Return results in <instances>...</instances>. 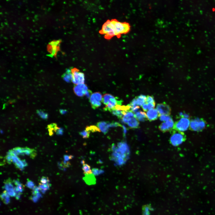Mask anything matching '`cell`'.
<instances>
[{
  "mask_svg": "<svg viewBox=\"0 0 215 215\" xmlns=\"http://www.w3.org/2000/svg\"><path fill=\"white\" fill-rule=\"evenodd\" d=\"M21 161L24 167H26L28 165V164L25 159L21 160Z\"/></svg>",
  "mask_w": 215,
  "mask_h": 215,
  "instance_id": "obj_44",
  "label": "cell"
},
{
  "mask_svg": "<svg viewBox=\"0 0 215 215\" xmlns=\"http://www.w3.org/2000/svg\"><path fill=\"white\" fill-rule=\"evenodd\" d=\"M205 126V123L203 120L196 119L190 122V127L193 130L199 131L203 129Z\"/></svg>",
  "mask_w": 215,
  "mask_h": 215,
  "instance_id": "obj_9",
  "label": "cell"
},
{
  "mask_svg": "<svg viewBox=\"0 0 215 215\" xmlns=\"http://www.w3.org/2000/svg\"><path fill=\"white\" fill-rule=\"evenodd\" d=\"M59 111L60 113L62 114H64L67 112L66 110L63 109L60 110Z\"/></svg>",
  "mask_w": 215,
  "mask_h": 215,
  "instance_id": "obj_45",
  "label": "cell"
},
{
  "mask_svg": "<svg viewBox=\"0 0 215 215\" xmlns=\"http://www.w3.org/2000/svg\"><path fill=\"white\" fill-rule=\"evenodd\" d=\"M36 112L38 115L42 119H47L48 115L47 113L39 110H37Z\"/></svg>",
  "mask_w": 215,
  "mask_h": 215,
  "instance_id": "obj_30",
  "label": "cell"
},
{
  "mask_svg": "<svg viewBox=\"0 0 215 215\" xmlns=\"http://www.w3.org/2000/svg\"><path fill=\"white\" fill-rule=\"evenodd\" d=\"M111 21L113 25L116 36L118 38H119L121 34H126L130 30V26L127 22H121L116 19H112Z\"/></svg>",
  "mask_w": 215,
  "mask_h": 215,
  "instance_id": "obj_2",
  "label": "cell"
},
{
  "mask_svg": "<svg viewBox=\"0 0 215 215\" xmlns=\"http://www.w3.org/2000/svg\"><path fill=\"white\" fill-rule=\"evenodd\" d=\"M12 155H11L8 152L7 153V155L5 156V159L7 162L8 164H11L12 162Z\"/></svg>",
  "mask_w": 215,
  "mask_h": 215,
  "instance_id": "obj_36",
  "label": "cell"
},
{
  "mask_svg": "<svg viewBox=\"0 0 215 215\" xmlns=\"http://www.w3.org/2000/svg\"><path fill=\"white\" fill-rule=\"evenodd\" d=\"M160 119L163 122L166 121L171 118L169 115H161L159 116Z\"/></svg>",
  "mask_w": 215,
  "mask_h": 215,
  "instance_id": "obj_35",
  "label": "cell"
},
{
  "mask_svg": "<svg viewBox=\"0 0 215 215\" xmlns=\"http://www.w3.org/2000/svg\"><path fill=\"white\" fill-rule=\"evenodd\" d=\"M74 156L72 155H64V160L68 162L69 160L72 159Z\"/></svg>",
  "mask_w": 215,
  "mask_h": 215,
  "instance_id": "obj_40",
  "label": "cell"
},
{
  "mask_svg": "<svg viewBox=\"0 0 215 215\" xmlns=\"http://www.w3.org/2000/svg\"><path fill=\"white\" fill-rule=\"evenodd\" d=\"M50 183L46 184H42L41 183H39V188L42 191H46L50 188Z\"/></svg>",
  "mask_w": 215,
  "mask_h": 215,
  "instance_id": "obj_29",
  "label": "cell"
},
{
  "mask_svg": "<svg viewBox=\"0 0 215 215\" xmlns=\"http://www.w3.org/2000/svg\"><path fill=\"white\" fill-rule=\"evenodd\" d=\"M146 114L147 119L150 121L156 119L160 116L156 109L154 108L148 110Z\"/></svg>",
  "mask_w": 215,
  "mask_h": 215,
  "instance_id": "obj_15",
  "label": "cell"
},
{
  "mask_svg": "<svg viewBox=\"0 0 215 215\" xmlns=\"http://www.w3.org/2000/svg\"><path fill=\"white\" fill-rule=\"evenodd\" d=\"M126 124L130 128H136L138 127L139 123L138 120L134 116L130 118Z\"/></svg>",
  "mask_w": 215,
  "mask_h": 215,
  "instance_id": "obj_20",
  "label": "cell"
},
{
  "mask_svg": "<svg viewBox=\"0 0 215 215\" xmlns=\"http://www.w3.org/2000/svg\"><path fill=\"white\" fill-rule=\"evenodd\" d=\"M147 104L148 110L150 109H154L155 107V103H149Z\"/></svg>",
  "mask_w": 215,
  "mask_h": 215,
  "instance_id": "obj_42",
  "label": "cell"
},
{
  "mask_svg": "<svg viewBox=\"0 0 215 215\" xmlns=\"http://www.w3.org/2000/svg\"><path fill=\"white\" fill-rule=\"evenodd\" d=\"M12 162L17 168L21 171L23 170L24 167L22 162L21 160L17 156H12Z\"/></svg>",
  "mask_w": 215,
  "mask_h": 215,
  "instance_id": "obj_19",
  "label": "cell"
},
{
  "mask_svg": "<svg viewBox=\"0 0 215 215\" xmlns=\"http://www.w3.org/2000/svg\"><path fill=\"white\" fill-rule=\"evenodd\" d=\"M92 173L95 176H98L104 173V170L102 169H99L96 168H94L92 169Z\"/></svg>",
  "mask_w": 215,
  "mask_h": 215,
  "instance_id": "obj_33",
  "label": "cell"
},
{
  "mask_svg": "<svg viewBox=\"0 0 215 215\" xmlns=\"http://www.w3.org/2000/svg\"><path fill=\"white\" fill-rule=\"evenodd\" d=\"M0 197L4 204H7L10 202V195L5 190L1 194Z\"/></svg>",
  "mask_w": 215,
  "mask_h": 215,
  "instance_id": "obj_23",
  "label": "cell"
},
{
  "mask_svg": "<svg viewBox=\"0 0 215 215\" xmlns=\"http://www.w3.org/2000/svg\"><path fill=\"white\" fill-rule=\"evenodd\" d=\"M160 116L161 115H169L171 114V108L170 106L165 102L158 104L156 107Z\"/></svg>",
  "mask_w": 215,
  "mask_h": 215,
  "instance_id": "obj_10",
  "label": "cell"
},
{
  "mask_svg": "<svg viewBox=\"0 0 215 215\" xmlns=\"http://www.w3.org/2000/svg\"><path fill=\"white\" fill-rule=\"evenodd\" d=\"M63 129L62 128H59L56 133L58 135H62L63 134Z\"/></svg>",
  "mask_w": 215,
  "mask_h": 215,
  "instance_id": "obj_41",
  "label": "cell"
},
{
  "mask_svg": "<svg viewBox=\"0 0 215 215\" xmlns=\"http://www.w3.org/2000/svg\"><path fill=\"white\" fill-rule=\"evenodd\" d=\"M85 176L83 178L86 184L89 185H94L96 183V178L93 173L85 174Z\"/></svg>",
  "mask_w": 215,
  "mask_h": 215,
  "instance_id": "obj_18",
  "label": "cell"
},
{
  "mask_svg": "<svg viewBox=\"0 0 215 215\" xmlns=\"http://www.w3.org/2000/svg\"><path fill=\"white\" fill-rule=\"evenodd\" d=\"M59 46L48 44L47 46V50L50 53V54L48 56L52 57L54 56L56 58L57 52L60 50Z\"/></svg>",
  "mask_w": 215,
  "mask_h": 215,
  "instance_id": "obj_16",
  "label": "cell"
},
{
  "mask_svg": "<svg viewBox=\"0 0 215 215\" xmlns=\"http://www.w3.org/2000/svg\"><path fill=\"white\" fill-rule=\"evenodd\" d=\"M59 166L60 168L63 169L69 167L71 165V164L69 162L66 161L64 160V161H62L61 163H59Z\"/></svg>",
  "mask_w": 215,
  "mask_h": 215,
  "instance_id": "obj_31",
  "label": "cell"
},
{
  "mask_svg": "<svg viewBox=\"0 0 215 215\" xmlns=\"http://www.w3.org/2000/svg\"><path fill=\"white\" fill-rule=\"evenodd\" d=\"M102 99L103 96L99 92L92 93L89 98V101L92 108L95 109L100 107L102 102Z\"/></svg>",
  "mask_w": 215,
  "mask_h": 215,
  "instance_id": "obj_6",
  "label": "cell"
},
{
  "mask_svg": "<svg viewBox=\"0 0 215 215\" xmlns=\"http://www.w3.org/2000/svg\"><path fill=\"white\" fill-rule=\"evenodd\" d=\"M110 122L105 121H101L97 124V126L99 128L101 131L105 134L108 132L110 128Z\"/></svg>",
  "mask_w": 215,
  "mask_h": 215,
  "instance_id": "obj_17",
  "label": "cell"
},
{
  "mask_svg": "<svg viewBox=\"0 0 215 215\" xmlns=\"http://www.w3.org/2000/svg\"><path fill=\"white\" fill-rule=\"evenodd\" d=\"M121 125L119 123L116 122H113L110 123V127H115L118 126H121Z\"/></svg>",
  "mask_w": 215,
  "mask_h": 215,
  "instance_id": "obj_39",
  "label": "cell"
},
{
  "mask_svg": "<svg viewBox=\"0 0 215 215\" xmlns=\"http://www.w3.org/2000/svg\"><path fill=\"white\" fill-rule=\"evenodd\" d=\"M174 123L172 118L162 123L159 125V128L163 132L169 131L174 128Z\"/></svg>",
  "mask_w": 215,
  "mask_h": 215,
  "instance_id": "obj_12",
  "label": "cell"
},
{
  "mask_svg": "<svg viewBox=\"0 0 215 215\" xmlns=\"http://www.w3.org/2000/svg\"><path fill=\"white\" fill-rule=\"evenodd\" d=\"M147 96L145 95H141L135 98L137 105L138 106H142L146 103Z\"/></svg>",
  "mask_w": 215,
  "mask_h": 215,
  "instance_id": "obj_24",
  "label": "cell"
},
{
  "mask_svg": "<svg viewBox=\"0 0 215 215\" xmlns=\"http://www.w3.org/2000/svg\"><path fill=\"white\" fill-rule=\"evenodd\" d=\"M134 116L136 118L140 121H144L147 119L146 113L141 111H138L135 113Z\"/></svg>",
  "mask_w": 215,
  "mask_h": 215,
  "instance_id": "obj_21",
  "label": "cell"
},
{
  "mask_svg": "<svg viewBox=\"0 0 215 215\" xmlns=\"http://www.w3.org/2000/svg\"><path fill=\"white\" fill-rule=\"evenodd\" d=\"M26 185L30 189H33L35 188V185L33 182L28 179H27Z\"/></svg>",
  "mask_w": 215,
  "mask_h": 215,
  "instance_id": "obj_37",
  "label": "cell"
},
{
  "mask_svg": "<svg viewBox=\"0 0 215 215\" xmlns=\"http://www.w3.org/2000/svg\"><path fill=\"white\" fill-rule=\"evenodd\" d=\"M90 132L85 130L79 132V134L84 139L88 138L90 136Z\"/></svg>",
  "mask_w": 215,
  "mask_h": 215,
  "instance_id": "obj_32",
  "label": "cell"
},
{
  "mask_svg": "<svg viewBox=\"0 0 215 215\" xmlns=\"http://www.w3.org/2000/svg\"><path fill=\"white\" fill-rule=\"evenodd\" d=\"M82 162L83 164L82 169L84 173L85 174L92 173V172L90 166L88 164L85 163L84 161H82Z\"/></svg>",
  "mask_w": 215,
  "mask_h": 215,
  "instance_id": "obj_26",
  "label": "cell"
},
{
  "mask_svg": "<svg viewBox=\"0 0 215 215\" xmlns=\"http://www.w3.org/2000/svg\"><path fill=\"white\" fill-rule=\"evenodd\" d=\"M125 111H123L120 110L115 109L111 111L110 112H111L113 115L116 116L118 118L122 119L123 116Z\"/></svg>",
  "mask_w": 215,
  "mask_h": 215,
  "instance_id": "obj_27",
  "label": "cell"
},
{
  "mask_svg": "<svg viewBox=\"0 0 215 215\" xmlns=\"http://www.w3.org/2000/svg\"><path fill=\"white\" fill-rule=\"evenodd\" d=\"M184 136L181 132L173 133L170 139L171 144L174 146H177L181 144L184 141Z\"/></svg>",
  "mask_w": 215,
  "mask_h": 215,
  "instance_id": "obj_7",
  "label": "cell"
},
{
  "mask_svg": "<svg viewBox=\"0 0 215 215\" xmlns=\"http://www.w3.org/2000/svg\"><path fill=\"white\" fill-rule=\"evenodd\" d=\"M143 110L145 111H147L148 110L147 104L145 103L142 106Z\"/></svg>",
  "mask_w": 215,
  "mask_h": 215,
  "instance_id": "obj_43",
  "label": "cell"
},
{
  "mask_svg": "<svg viewBox=\"0 0 215 215\" xmlns=\"http://www.w3.org/2000/svg\"><path fill=\"white\" fill-rule=\"evenodd\" d=\"M63 79L66 82H70L72 81V75L71 70L67 69L62 76Z\"/></svg>",
  "mask_w": 215,
  "mask_h": 215,
  "instance_id": "obj_22",
  "label": "cell"
},
{
  "mask_svg": "<svg viewBox=\"0 0 215 215\" xmlns=\"http://www.w3.org/2000/svg\"><path fill=\"white\" fill-rule=\"evenodd\" d=\"M99 32L100 34L105 35L104 38L107 39H110L116 36L113 25L109 20H107L103 24Z\"/></svg>",
  "mask_w": 215,
  "mask_h": 215,
  "instance_id": "obj_3",
  "label": "cell"
},
{
  "mask_svg": "<svg viewBox=\"0 0 215 215\" xmlns=\"http://www.w3.org/2000/svg\"><path fill=\"white\" fill-rule=\"evenodd\" d=\"M190 122L188 118L181 117L174 124V127L180 132H184L190 127Z\"/></svg>",
  "mask_w": 215,
  "mask_h": 215,
  "instance_id": "obj_4",
  "label": "cell"
},
{
  "mask_svg": "<svg viewBox=\"0 0 215 215\" xmlns=\"http://www.w3.org/2000/svg\"><path fill=\"white\" fill-rule=\"evenodd\" d=\"M73 89L74 93L80 97L86 96L89 90L87 85L84 83L76 85Z\"/></svg>",
  "mask_w": 215,
  "mask_h": 215,
  "instance_id": "obj_8",
  "label": "cell"
},
{
  "mask_svg": "<svg viewBox=\"0 0 215 215\" xmlns=\"http://www.w3.org/2000/svg\"><path fill=\"white\" fill-rule=\"evenodd\" d=\"M102 102L105 105L104 110L110 112L115 109L117 105H121L122 101L110 94L106 93L103 96Z\"/></svg>",
  "mask_w": 215,
  "mask_h": 215,
  "instance_id": "obj_1",
  "label": "cell"
},
{
  "mask_svg": "<svg viewBox=\"0 0 215 215\" xmlns=\"http://www.w3.org/2000/svg\"><path fill=\"white\" fill-rule=\"evenodd\" d=\"M13 183L16 185L15 191L16 194V198L17 199H19V196L24 191V186L18 180H13Z\"/></svg>",
  "mask_w": 215,
  "mask_h": 215,
  "instance_id": "obj_13",
  "label": "cell"
},
{
  "mask_svg": "<svg viewBox=\"0 0 215 215\" xmlns=\"http://www.w3.org/2000/svg\"><path fill=\"white\" fill-rule=\"evenodd\" d=\"M24 155L29 156L31 158L34 159L36 155V151L34 149L27 147H21L20 155L24 156Z\"/></svg>",
  "mask_w": 215,
  "mask_h": 215,
  "instance_id": "obj_14",
  "label": "cell"
},
{
  "mask_svg": "<svg viewBox=\"0 0 215 215\" xmlns=\"http://www.w3.org/2000/svg\"><path fill=\"white\" fill-rule=\"evenodd\" d=\"M146 103H155L153 97L150 96H147Z\"/></svg>",
  "mask_w": 215,
  "mask_h": 215,
  "instance_id": "obj_38",
  "label": "cell"
},
{
  "mask_svg": "<svg viewBox=\"0 0 215 215\" xmlns=\"http://www.w3.org/2000/svg\"><path fill=\"white\" fill-rule=\"evenodd\" d=\"M85 130L90 132L94 133L95 132H101V131L99 128L96 125H91L87 126L86 127Z\"/></svg>",
  "mask_w": 215,
  "mask_h": 215,
  "instance_id": "obj_28",
  "label": "cell"
},
{
  "mask_svg": "<svg viewBox=\"0 0 215 215\" xmlns=\"http://www.w3.org/2000/svg\"><path fill=\"white\" fill-rule=\"evenodd\" d=\"M47 128L50 135L52 136L53 133V132H56L59 128L56 123H53L48 125Z\"/></svg>",
  "mask_w": 215,
  "mask_h": 215,
  "instance_id": "obj_25",
  "label": "cell"
},
{
  "mask_svg": "<svg viewBox=\"0 0 215 215\" xmlns=\"http://www.w3.org/2000/svg\"><path fill=\"white\" fill-rule=\"evenodd\" d=\"M13 182L9 178L4 182V188L9 195L12 197L16 196V194L15 191V187L13 184Z\"/></svg>",
  "mask_w": 215,
  "mask_h": 215,
  "instance_id": "obj_11",
  "label": "cell"
},
{
  "mask_svg": "<svg viewBox=\"0 0 215 215\" xmlns=\"http://www.w3.org/2000/svg\"><path fill=\"white\" fill-rule=\"evenodd\" d=\"M50 182V180L47 177L43 176L40 179V183L44 184H49Z\"/></svg>",
  "mask_w": 215,
  "mask_h": 215,
  "instance_id": "obj_34",
  "label": "cell"
},
{
  "mask_svg": "<svg viewBox=\"0 0 215 215\" xmlns=\"http://www.w3.org/2000/svg\"><path fill=\"white\" fill-rule=\"evenodd\" d=\"M71 70L72 75V82L73 83L76 85L84 83L85 77L83 73L76 68H72Z\"/></svg>",
  "mask_w": 215,
  "mask_h": 215,
  "instance_id": "obj_5",
  "label": "cell"
}]
</instances>
